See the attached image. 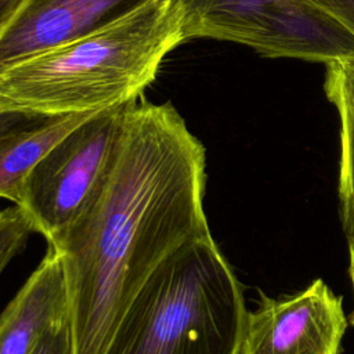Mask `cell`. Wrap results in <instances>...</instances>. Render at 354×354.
Segmentation results:
<instances>
[{"label":"cell","instance_id":"cell-1","mask_svg":"<svg viewBox=\"0 0 354 354\" xmlns=\"http://www.w3.org/2000/svg\"><path fill=\"white\" fill-rule=\"evenodd\" d=\"M205 191V147L177 109L127 104L108 180L48 245L64 266L73 354H104L153 272L185 243L212 235Z\"/></svg>","mask_w":354,"mask_h":354},{"label":"cell","instance_id":"cell-2","mask_svg":"<svg viewBox=\"0 0 354 354\" xmlns=\"http://www.w3.org/2000/svg\"><path fill=\"white\" fill-rule=\"evenodd\" d=\"M184 41L178 0H151L105 26L1 68L0 112L54 118L127 105Z\"/></svg>","mask_w":354,"mask_h":354},{"label":"cell","instance_id":"cell-3","mask_svg":"<svg viewBox=\"0 0 354 354\" xmlns=\"http://www.w3.org/2000/svg\"><path fill=\"white\" fill-rule=\"evenodd\" d=\"M246 315L241 283L210 235L153 272L104 354H239Z\"/></svg>","mask_w":354,"mask_h":354},{"label":"cell","instance_id":"cell-4","mask_svg":"<svg viewBox=\"0 0 354 354\" xmlns=\"http://www.w3.org/2000/svg\"><path fill=\"white\" fill-rule=\"evenodd\" d=\"M185 40L217 39L266 57H354V35L310 0H178Z\"/></svg>","mask_w":354,"mask_h":354},{"label":"cell","instance_id":"cell-5","mask_svg":"<svg viewBox=\"0 0 354 354\" xmlns=\"http://www.w3.org/2000/svg\"><path fill=\"white\" fill-rule=\"evenodd\" d=\"M124 106L93 113L58 141L24 180L17 205L48 245L66 232L108 180Z\"/></svg>","mask_w":354,"mask_h":354},{"label":"cell","instance_id":"cell-6","mask_svg":"<svg viewBox=\"0 0 354 354\" xmlns=\"http://www.w3.org/2000/svg\"><path fill=\"white\" fill-rule=\"evenodd\" d=\"M342 301L321 278L279 300L260 293L239 354H339L347 328Z\"/></svg>","mask_w":354,"mask_h":354},{"label":"cell","instance_id":"cell-7","mask_svg":"<svg viewBox=\"0 0 354 354\" xmlns=\"http://www.w3.org/2000/svg\"><path fill=\"white\" fill-rule=\"evenodd\" d=\"M151 0H25L0 30V69L105 26Z\"/></svg>","mask_w":354,"mask_h":354},{"label":"cell","instance_id":"cell-8","mask_svg":"<svg viewBox=\"0 0 354 354\" xmlns=\"http://www.w3.org/2000/svg\"><path fill=\"white\" fill-rule=\"evenodd\" d=\"M69 315L64 266L48 248L0 314V354H33L44 335Z\"/></svg>","mask_w":354,"mask_h":354},{"label":"cell","instance_id":"cell-9","mask_svg":"<svg viewBox=\"0 0 354 354\" xmlns=\"http://www.w3.org/2000/svg\"><path fill=\"white\" fill-rule=\"evenodd\" d=\"M93 113L35 118L0 137V198L17 205L22 183L35 165Z\"/></svg>","mask_w":354,"mask_h":354},{"label":"cell","instance_id":"cell-10","mask_svg":"<svg viewBox=\"0 0 354 354\" xmlns=\"http://www.w3.org/2000/svg\"><path fill=\"white\" fill-rule=\"evenodd\" d=\"M325 93L340 120L339 201L342 225L348 248V277L354 293V57L325 64ZM354 326V310L350 314Z\"/></svg>","mask_w":354,"mask_h":354},{"label":"cell","instance_id":"cell-11","mask_svg":"<svg viewBox=\"0 0 354 354\" xmlns=\"http://www.w3.org/2000/svg\"><path fill=\"white\" fill-rule=\"evenodd\" d=\"M32 232H35L33 225L18 205L0 209V277L25 248Z\"/></svg>","mask_w":354,"mask_h":354},{"label":"cell","instance_id":"cell-12","mask_svg":"<svg viewBox=\"0 0 354 354\" xmlns=\"http://www.w3.org/2000/svg\"><path fill=\"white\" fill-rule=\"evenodd\" d=\"M33 354H73L69 315L44 335Z\"/></svg>","mask_w":354,"mask_h":354},{"label":"cell","instance_id":"cell-13","mask_svg":"<svg viewBox=\"0 0 354 354\" xmlns=\"http://www.w3.org/2000/svg\"><path fill=\"white\" fill-rule=\"evenodd\" d=\"M354 35V0H310Z\"/></svg>","mask_w":354,"mask_h":354},{"label":"cell","instance_id":"cell-14","mask_svg":"<svg viewBox=\"0 0 354 354\" xmlns=\"http://www.w3.org/2000/svg\"><path fill=\"white\" fill-rule=\"evenodd\" d=\"M32 116H26V115H21V113H10V112H0V137H3L4 134L10 133L11 130L30 122Z\"/></svg>","mask_w":354,"mask_h":354},{"label":"cell","instance_id":"cell-15","mask_svg":"<svg viewBox=\"0 0 354 354\" xmlns=\"http://www.w3.org/2000/svg\"><path fill=\"white\" fill-rule=\"evenodd\" d=\"M25 0H0V30Z\"/></svg>","mask_w":354,"mask_h":354}]
</instances>
